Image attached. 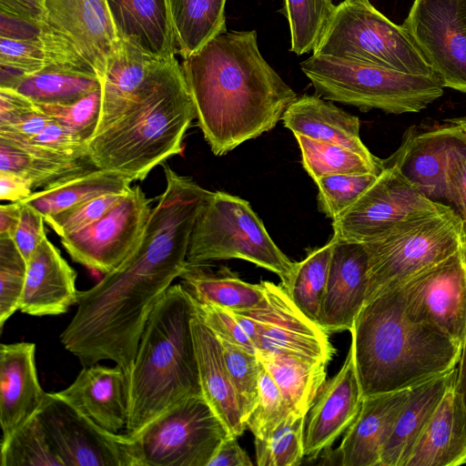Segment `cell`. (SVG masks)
<instances>
[{
    "label": "cell",
    "mask_w": 466,
    "mask_h": 466,
    "mask_svg": "<svg viewBox=\"0 0 466 466\" xmlns=\"http://www.w3.org/2000/svg\"><path fill=\"white\" fill-rule=\"evenodd\" d=\"M196 118L216 156L274 128L297 94L261 56L257 32H224L184 58Z\"/></svg>",
    "instance_id": "1"
},
{
    "label": "cell",
    "mask_w": 466,
    "mask_h": 466,
    "mask_svg": "<svg viewBox=\"0 0 466 466\" xmlns=\"http://www.w3.org/2000/svg\"><path fill=\"white\" fill-rule=\"evenodd\" d=\"M186 266V255L169 238L144 233L118 267L78 292L61 343L83 366L109 360L128 377L148 318Z\"/></svg>",
    "instance_id": "2"
},
{
    "label": "cell",
    "mask_w": 466,
    "mask_h": 466,
    "mask_svg": "<svg viewBox=\"0 0 466 466\" xmlns=\"http://www.w3.org/2000/svg\"><path fill=\"white\" fill-rule=\"evenodd\" d=\"M363 398L412 388L458 366L462 344L413 319L397 289L366 302L350 329Z\"/></svg>",
    "instance_id": "3"
},
{
    "label": "cell",
    "mask_w": 466,
    "mask_h": 466,
    "mask_svg": "<svg viewBox=\"0 0 466 466\" xmlns=\"http://www.w3.org/2000/svg\"><path fill=\"white\" fill-rule=\"evenodd\" d=\"M182 66L167 59L126 111L86 143L97 168L144 180L167 158L183 151V140L196 118Z\"/></svg>",
    "instance_id": "4"
},
{
    "label": "cell",
    "mask_w": 466,
    "mask_h": 466,
    "mask_svg": "<svg viewBox=\"0 0 466 466\" xmlns=\"http://www.w3.org/2000/svg\"><path fill=\"white\" fill-rule=\"evenodd\" d=\"M195 314V300L182 284L171 285L153 309L127 377V434L202 395L191 327Z\"/></svg>",
    "instance_id": "5"
},
{
    "label": "cell",
    "mask_w": 466,
    "mask_h": 466,
    "mask_svg": "<svg viewBox=\"0 0 466 466\" xmlns=\"http://www.w3.org/2000/svg\"><path fill=\"white\" fill-rule=\"evenodd\" d=\"M316 96L362 111L418 113L443 95L437 74L414 75L395 69L321 55L300 64Z\"/></svg>",
    "instance_id": "6"
},
{
    "label": "cell",
    "mask_w": 466,
    "mask_h": 466,
    "mask_svg": "<svg viewBox=\"0 0 466 466\" xmlns=\"http://www.w3.org/2000/svg\"><path fill=\"white\" fill-rule=\"evenodd\" d=\"M465 243L466 225L450 207L407 218L363 243L368 253L366 302L441 262Z\"/></svg>",
    "instance_id": "7"
},
{
    "label": "cell",
    "mask_w": 466,
    "mask_h": 466,
    "mask_svg": "<svg viewBox=\"0 0 466 466\" xmlns=\"http://www.w3.org/2000/svg\"><path fill=\"white\" fill-rule=\"evenodd\" d=\"M238 258L277 274L285 288L295 262L276 245L246 199L211 191L192 230L187 264Z\"/></svg>",
    "instance_id": "8"
},
{
    "label": "cell",
    "mask_w": 466,
    "mask_h": 466,
    "mask_svg": "<svg viewBox=\"0 0 466 466\" xmlns=\"http://www.w3.org/2000/svg\"><path fill=\"white\" fill-rule=\"evenodd\" d=\"M315 55L350 59L431 76L436 74L410 34L379 12L369 0H344Z\"/></svg>",
    "instance_id": "9"
},
{
    "label": "cell",
    "mask_w": 466,
    "mask_h": 466,
    "mask_svg": "<svg viewBox=\"0 0 466 466\" xmlns=\"http://www.w3.org/2000/svg\"><path fill=\"white\" fill-rule=\"evenodd\" d=\"M39 39L46 67L100 80L117 40L106 0H45Z\"/></svg>",
    "instance_id": "10"
},
{
    "label": "cell",
    "mask_w": 466,
    "mask_h": 466,
    "mask_svg": "<svg viewBox=\"0 0 466 466\" xmlns=\"http://www.w3.org/2000/svg\"><path fill=\"white\" fill-rule=\"evenodd\" d=\"M228 435L199 395L184 400L128 436L135 466H208Z\"/></svg>",
    "instance_id": "11"
},
{
    "label": "cell",
    "mask_w": 466,
    "mask_h": 466,
    "mask_svg": "<svg viewBox=\"0 0 466 466\" xmlns=\"http://www.w3.org/2000/svg\"><path fill=\"white\" fill-rule=\"evenodd\" d=\"M448 206L426 198L394 167H383L372 185L332 221V239L368 242L398 223Z\"/></svg>",
    "instance_id": "12"
},
{
    "label": "cell",
    "mask_w": 466,
    "mask_h": 466,
    "mask_svg": "<svg viewBox=\"0 0 466 466\" xmlns=\"http://www.w3.org/2000/svg\"><path fill=\"white\" fill-rule=\"evenodd\" d=\"M152 208L139 186L131 187L125 198L101 218L60 237L71 258L84 267L106 274L130 254L137 244Z\"/></svg>",
    "instance_id": "13"
},
{
    "label": "cell",
    "mask_w": 466,
    "mask_h": 466,
    "mask_svg": "<svg viewBox=\"0 0 466 466\" xmlns=\"http://www.w3.org/2000/svg\"><path fill=\"white\" fill-rule=\"evenodd\" d=\"M399 291L406 312L463 344L466 337V243L417 274Z\"/></svg>",
    "instance_id": "14"
},
{
    "label": "cell",
    "mask_w": 466,
    "mask_h": 466,
    "mask_svg": "<svg viewBox=\"0 0 466 466\" xmlns=\"http://www.w3.org/2000/svg\"><path fill=\"white\" fill-rule=\"evenodd\" d=\"M260 284L265 305L240 310L254 329L257 350L329 363L335 351L329 333L296 306L282 285Z\"/></svg>",
    "instance_id": "15"
},
{
    "label": "cell",
    "mask_w": 466,
    "mask_h": 466,
    "mask_svg": "<svg viewBox=\"0 0 466 466\" xmlns=\"http://www.w3.org/2000/svg\"><path fill=\"white\" fill-rule=\"evenodd\" d=\"M38 414L65 466H135L127 434L103 430L54 392Z\"/></svg>",
    "instance_id": "16"
},
{
    "label": "cell",
    "mask_w": 466,
    "mask_h": 466,
    "mask_svg": "<svg viewBox=\"0 0 466 466\" xmlns=\"http://www.w3.org/2000/svg\"><path fill=\"white\" fill-rule=\"evenodd\" d=\"M402 25L444 87L466 94V33L458 0H414Z\"/></svg>",
    "instance_id": "17"
},
{
    "label": "cell",
    "mask_w": 466,
    "mask_h": 466,
    "mask_svg": "<svg viewBox=\"0 0 466 466\" xmlns=\"http://www.w3.org/2000/svg\"><path fill=\"white\" fill-rule=\"evenodd\" d=\"M465 156L466 132L453 123L407 136L397 151L382 163L383 167H396L431 201L448 206L450 173Z\"/></svg>",
    "instance_id": "18"
},
{
    "label": "cell",
    "mask_w": 466,
    "mask_h": 466,
    "mask_svg": "<svg viewBox=\"0 0 466 466\" xmlns=\"http://www.w3.org/2000/svg\"><path fill=\"white\" fill-rule=\"evenodd\" d=\"M363 395L350 345L340 370L325 381L310 407L304 425V454L316 457L327 451L353 423Z\"/></svg>",
    "instance_id": "19"
},
{
    "label": "cell",
    "mask_w": 466,
    "mask_h": 466,
    "mask_svg": "<svg viewBox=\"0 0 466 466\" xmlns=\"http://www.w3.org/2000/svg\"><path fill=\"white\" fill-rule=\"evenodd\" d=\"M332 240L328 280L317 320L328 333L350 331L366 302L368 290V253L364 244Z\"/></svg>",
    "instance_id": "20"
},
{
    "label": "cell",
    "mask_w": 466,
    "mask_h": 466,
    "mask_svg": "<svg viewBox=\"0 0 466 466\" xmlns=\"http://www.w3.org/2000/svg\"><path fill=\"white\" fill-rule=\"evenodd\" d=\"M54 393L108 432L127 428L128 380L119 365L83 366L72 384Z\"/></svg>",
    "instance_id": "21"
},
{
    "label": "cell",
    "mask_w": 466,
    "mask_h": 466,
    "mask_svg": "<svg viewBox=\"0 0 466 466\" xmlns=\"http://www.w3.org/2000/svg\"><path fill=\"white\" fill-rule=\"evenodd\" d=\"M46 392L35 366V345L15 342L0 345L1 441L7 440L41 409Z\"/></svg>",
    "instance_id": "22"
},
{
    "label": "cell",
    "mask_w": 466,
    "mask_h": 466,
    "mask_svg": "<svg viewBox=\"0 0 466 466\" xmlns=\"http://www.w3.org/2000/svg\"><path fill=\"white\" fill-rule=\"evenodd\" d=\"M76 272L46 237L26 262L19 309L30 316H57L77 303Z\"/></svg>",
    "instance_id": "23"
},
{
    "label": "cell",
    "mask_w": 466,
    "mask_h": 466,
    "mask_svg": "<svg viewBox=\"0 0 466 466\" xmlns=\"http://www.w3.org/2000/svg\"><path fill=\"white\" fill-rule=\"evenodd\" d=\"M408 395L409 389L363 398L338 449L341 466H380L381 451Z\"/></svg>",
    "instance_id": "24"
},
{
    "label": "cell",
    "mask_w": 466,
    "mask_h": 466,
    "mask_svg": "<svg viewBox=\"0 0 466 466\" xmlns=\"http://www.w3.org/2000/svg\"><path fill=\"white\" fill-rule=\"evenodd\" d=\"M167 60L154 57L127 41L116 40L100 80L101 112L95 135L117 119L135 102Z\"/></svg>",
    "instance_id": "25"
},
{
    "label": "cell",
    "mask_w": 466,
    "mask_h": 466,
    "mask_svg": "<svg viewBox=\"0 0 466 466\" xmlns=\"http://www.w3.org/2000/svg\"><path fill=\"white\" fill-rule=\"evenodd\" d=\"M456 380L422 431L406 466L466 464V405Z\"/></svg>",
    "instance_id": "26"
},
{
    "label": "cell",
    "mask_w": 466,
    "mask_h": 466,
    "mask_svg": "<svg viewBox=\"0 0 466 466\" xmlns=\"http://www.w3.org/2000/svg\"><path fill=\"white\" fill-rule=\"evenodd\" d=\"M117 39L160 59L175 56L177 42L167 0H106Z\"/></svg>",
    "instance_id": "27"
},
{
    "label": "cell",
    "mask_w": 466,
    "mask_h": 466,
    "mask_svg": "<svg viewBox=\"0 0 466 466\" xmlns=\"http://www.w3.org/2000/svg\"><path fill=\"white\" fill-rule=\"evenodd\" d=\"M191 327L202 395L228 433L239 437L247 426L226 366L220 341L198 316L197 310Z\"/></svg>",
    "instance_id": "28"
},
{
    "label": "cell",
    "mask_w": 466,
    "mask_h": 466,
    "mask_svg": "<svg viewBox=\"0 0 466 466\" xmlns=\"http://www.w3.org/2000/svg\"><path fill=\"white\" fill-rule=\"evenodd\" d=\"M457 376L458 367L409 389L381 451L380 466H406L416 441Z\"/></svg>",
    "instance_id": "29"
},
{
    "label": "cell",
    "mask_w": 466,
    "mask_h": 466,
    "mask_svg": "<svg viewBox=\"0 0 466 466\" xmlns=\"http://www.w3.org/2000/svg\"><path fill=\"white\" fill-rule=\"evenodd\" d=\"M281 119L293 135L335 143L366 157H375L360 138L359 117L316 95L297 97Z\"/></svg>",
    "instance_id": "30"
},
{
    "label": "cell",
    "mask_w": 466,
    "mask_h": 466,
    "mask_svg": "<svg viewBox=\"0 0 466 466\" xmlns=\"http://www.w3.org/2000/svg\"><path fill=\"white\" fill-rule=\"evenodd\" d=\"M92 167L95 166L87 157H67L30 143L0 137V171L25 178L34 191Z\"/></svg>",
    "instance_id": "31"
},
{
    "label": "cell",
    "mask_w": 466,
    "mask_h": 466,
    "mask_svg": "<svg viewBox=\"0 0 466 466\" xmlns=\"http://www.w3.org/2000/svg\"><path fill=\"white\" fill-rule=\"evenodd\" d=\"M131 183L119 174L95 167L34 191L19 202L31 206L46 219L96 197L127 192Z\"/></svg>",
    "instance_id": "32"
},
{
    "label": "cell",
    "mask_w": 466,
    "mask_h": 466,
    "mask_svg": "<svg viewBox=\"0 0 466 466\" xmlns=\"http://www.w3.org/2000/svg\"><path fill=\"white\" fill-rule=\"evenodd\" d=\"M182 285L193 299L229 310H247L261 308L266 297L261 284L242 280L227 267L213 271L207 264H187L181 273Z\"/></svg>",
    "instance_id": "33"
},
{
    "label": "cell",
    "mask_w": 466,
    "mask_h": 466,
    "mask_svg": "<svg viewBox=\"0 0 466 466\" xmlns=\"http://www.w3.org/2000/svg\"><path fill=\"white\" fill-rule=\"evenodd\" d=\"M257 356L278 385L289 408L307 416L327 377L325 361L257 350Z\"/></svg>",
    "instance_id": "34"
},
{
    "label": "cell",
    "mask_w": 466,
    "mask_h": 466,
    "mask_svg": "<svg viewBox=\"0 0 466 466\" xmlns=\"http://www.w3.org/2000/svg\"><path fill=\"white\" fill-rule=\"evenodd\" d=\"M227 0H167L177 48L183 58L226 32Z\"/></svg>",
    "instance_id": "35"
},
{
    "label": "cell",
    "mask_w": 466,
    "mask_h": 466,
    "mask_svg": "<svg viewBox=\"0 0 466 466\" xmlns=\"http://www.w3.org/2000/svg\"><path fill=\"white\" fill-rule=\"evenodd\" d=\"M301 155V163L315 181L338 174H375L383 169L382 159L366 157L343 146L312 139L302 135H294Z\"/></svg>",
    "instance_id": "36"
},
{
    "label": "cell",
    "mask_w": 466,
    "mask_h": 466,
    "mask_svg": "<svg viewBox=\"0 0 466 466\" xmlns=\"http://www.w3.org/2000/svg\"><path fill=\"white\" fill-rule=\"evenodd\" d=\"M98 88V77L51 67L25 76L11 87L36 105L73 103Z\"/></svg>",
    "instance_id": "37"
},
{
    "label": "cell",
    "mask_w": 466,
    "mask_h": 466,
    "mask_svg": "<svg viewBox=\"0 0 466 466\" xmlns=\"http://www.w3.org/2000/svg\"><path fill=\"white\" fill-rule=\"evenodd\" d=\"M333 240L308 252L306 258L295 262L287 287H283L296 306L317 323L325 292L331 258Z\"/></svg>",
    "instance_id": "38"
},
{
    "label": "cell",
    "mask_w": 466,
    "mask_h": 466,
    "mask_svg": "<svg viewBox=\"0 0 466 466\" xmlns=\"http://www.w3.org/2000/svg\"><path fill=\"white\" fill-rule=\"evenodd\" d=\"M1 466H65L38 412L1 441Z\"/></svg>",
    "instance_id": "39"
},
{
    "label": "cell",
    "mask_w": 466,
    "mask_h": 466,
    "mask_svg": "<svg viewBox=\"0 0 466 466\" xmlns=\"http://www.w3.org/2000/svg\"><path fill=\"white\" fill-rule=\"evenodd\" d=\"M332 0H284L290 29V51L298 56L313 52L334 15Z\"/></svg>",
    "instance_id": "40"
},
{
    "label": "cell",
    "mask_w": 466,
    "mask_h": 466,
    "mask_svg": "<svg viewBox=\"0 0 466 466\" xmlns=\"http://www.w3.org/2000/svg\"><path fill=\"white\" fill-rule=\"evenodd\" d=\"M306 416L290 411L264 439H255L256 462L258 466H297L304 454Z\"/></svg>",
    "instance_id": "41"
},
{
    "label": "cell",
    "mask_w": 466,
    "mask_h": 466,
    "mask_svg": "<svg viewBox=\"0 0 466 466\" xmlns=\"http://www.w3.org/2000/svg\"><path fill=\"white\" fill-rule=\"evenodd\" d=\"M224 359L235 389L244 422L254 410L263 364L256 354L249 353L226 340L219 339Z\"/></svg>",
    "instance_id": "42"
},
{
    "label": "cell",
    "mask_w": 466,
    "mask_h": 466,
    "mask_svg": "<svg viewBox=\"0 0 466 466\" xmlns=\"http://www.w3.org/2000/svg\"><path fill=\"white\" fill-rule=\"evenodd\" d=\"M375 174H338L321 177L318 187V208L332 221L345 212L376 180Z\"/></svg>",
    "instance_id": "43"
},
{
    "label": "cell",
    "mask_w": 466,
    "mask_h": 466,
    "mask_svg": "<svg viewBox=\"0 0 466 466\" xmlns=\"http://www.w3.org/2000/svg\"><path fill=\"white\" fill-rule=\"evenodd\" d=\"M46 66L45 50L39 38H0V87L11 88L22 78L43 70Z\"/></svg>",
    "instance_id": "44"
},
{
    "label": "cell",
    "mask_w": 466,
    "mask_h": 466,
    "mask_svg": "<svg viewBox=\"0 0 466 466\" xmlns=\"http://www.w3.org/2000/svg\"><path fill=\"white\" fill-rule=\"evenodd\" d=\"M26 261L11 238H0V328L19 309Z\"/></svg>",
    "instance_id": "45"
},
{
    "label": "cell",
    "mask_w": 466,
    "mask_h": 466,
    "mask_svg": "<svg viewBox=\"0 0 466 466\" xmlns=\"http://www.w3.org/2000/svg\"><path fill=\"white\" fill-rule=\"evenodd\" d=\"M292 411L268 372L262 368L256 406L246 420V426L255 439L266 438Z\"/></svg>",
    "instance_id": "46"
},
{
    "label": "cell",
    "mask_w": 466,
    "mask_h": 466,
    "mask_svg": "<svg viewBox=\"0 0 466 466\" xmlns=\"http://www.w3.org/2000/svg\"><path fill=\"white\" fill-rule=\"evenodd\" d=\"M37 106L53 120L71 130L87 143L97 129L101 112V88L73 103Z\"/></svg>",
    "instance_id": "47"
},
{
    "label": "cell",
    "mask_w": 466,
    "mask_h": 466,
    "mask_svg": "<svg viewBox=\"0 0 466 466\" xmlns=\"http://www.w3.org/2000/svg\"><path fill=\"white\" fill-rule=\"evenodd\" d=\"M128 191L96 197L50 217L45 221L59 237H63L101 218L119 203Z\"/></svg>",
    "instance_id": "48"
},
{
    "label": "cell",
    "mask_w": 466,
    "mask_h": 466,
    "mask_svg": "<svg viewBox=\"0 0 466 466\" xmlns=\"http://www.w3.org/2000/svg\"><path fill=\"white\" fill-rule=\"evenodd\" d=\"M195 305L198 316L218 339L228 341L249 353H257L255 344L231 310L211 304L198 303L196 300Z\"/></svg>",
    "instance_id": "49"
},
{
    "label": "cell",
    "mask_w": 466,
    "mask_h": 466,
    "mask_svg": "<svg viewBox=\"0 0 466 466\" xmlns=\"http://www.w3.org/2000/svg\"><path fill=\"white\" fill-rule=\"evenodd\" d=\"M17 141L30 143L67 157H87L86 142L55 120L33 138Z\"/></svg>",
    "instance_id": "50"
},
{
    "label": "cell",
    "mask_w": 466,
    "mask_h": 466,
    "mask_svg": "<svg viewBox=\"0 0 466 466\" xmlns=\"http://www.w3.org/2000/svg\"><path fill=\"white\" fill-rule=\"evenodd\" d=\"M19 220L11 238L27 262L41 241L46 237L43 215L31 206L22 203Z\"/></svg>",
    "instance_id": "51"
},
{
    "label": "cell",
    "mask_w": 466,
    "mask_h": 466,
    "mask_svg": "<svg viewBox=\"0 0 466 466\" xmlns=\"http://www.w3.org/2000/svg\"><path fill=\"white\" fill-rule=\"evenodd\" d=\"M37 109L38 106L24 95L0 87V127L15 124Z\"/></svg>",
    "instance_id": "52"
},
{
    "label": "cell",
    "mask_w": 466,
    "mask_h": 466,
    "mask_svg": "<svg viewBox=\"0 0 466 466\" xmlns=\"http://www.w3.org/2000/svg\"><path fill=\"white\" fill-rule=\"evenodd\" d=\"M51 121L53 119L38 107L36 111L15 124L1 126L0 137L28 140L37 136Z\"/></svg>",
    "instance_id": "53"
},
{
    "label": "cell",
    "mask_w": 466,
    "mask_h": 466,
    "mask_svg": "<svg viewBox=\"0 0 466 466\" xmlns=\"http://www.w3.org/2000/svg\"><path fill=\"white\" fill-rule=\"evenodd\" d=\"M448 206L466 225V156L456 162L450 173Z\"/></svg>",
    "instance_id": "54"
},
{
    "label": "cell",
    "mask_w": 466,
    "mask_h": 466,
    "mask_svg": "<svg viewBox=\"0 0 466 466\" xmlns=\"http://www.w3.org/2000/svg\"><path fill=\"white\" fill-rule=\"evenodd\" d=\"M247 452L240 447L238 437L228 435L218 445L208 466H252Z\"/></svg>",
    "instance_id": "55"
},
{
    "label": "cell",
    "mask_w": 466,
    "mask_h": 466,
    "mask_svg": "<svg viewBox=\"0 0 466 466\" xmlns=\"http://www.w3.org/2000/svg\"><path fill=\"white\" fill-rule=\"evenodd\" d=\"M0 13L40 25L45 0H0Z\"/></svg>",
    "instance_id": "56"
},
{
    "label": "cell",
    "mask_w": 466,
    "mask_h": 466,
    "mask_svg": "<svg viewBox=\"0 0 466 466\" xmlns=\"http://www.w3.org/2000/svg\"><path fill=\"white\" fill-rule=\"evenodd\" d=\"M1 15L0 38L14 40H30L39 38L40 25L6 15Z\"/></svg>",
    "instance_id": "57"
},
{
    "label": "cell",
    "mask_w": 466,
    "mask_h": 466,
    "mask_svg": "<svg viewBox=\"0 0 466 466\" xmlns=\"http://www.w3.org/2000/svg\"><path fill=\"white\" fill-rule=\"evenodd\" d=\"M34 190L25 178L9 172L0 171V199L19 202L27 198Z\"/></svg>",
    "instance_id": "58"
},
{
    "label": "cell",
    "mask_w": 466,
    "mask_h": 466,
    "mask_svg": "<svg viewBox=\"0 0 466 466\" xmlns=\"http://www.w3.org/2000/svg\"><path fill=\"white\" fill-rule=\"evenodd\" d=\"M22 204L10 202L0 206V238H11L20 217Z\"/></svg>",
    "instance_id": "59"
},
{
    "label": "cell",
    "mask_w": 466,
    "mask_h": 466,
    "mask_svg": "<svg viewBox=\"0 0 466 466\" xmlns=\"http://www.w3.org/2000/svg\"><path fill=\"white\" fill-rule=\"evenodd\" d=\"M457 384L463 395L466 405V337L462 344L461 358L458 363Z\"/></svg>",
    "instance_id": "60"
},
{
    "label": "cell",
    "mask_w": 466,
    "mask_h": 466,
    "mask_svg": "<svg viewBox=\"0 0 466 466\" xmlns=\"http://www.w3.org/2000/svg\"><path fill=\"white\" fill-rule=\"evenodd\" d=\"M458 10L461 24L466 33V0H458Z\"/></svg>",
    "instance_id": "61"
},
{
    "label": "cell",
    "mask_w": 466,
    "mask_h": 466,
    "mask_svg": "<svg viewBox=\"0 0 466 466\" xmlns=\"http://www.w3.org/2000/svg\"><path fill=\"white\" fill-rule=\"evenodd\" d=\"M452 122L460 125L466 132V117L452 120Z\"/></svg>",
    "instance_id": "62"
}]
</instances>
